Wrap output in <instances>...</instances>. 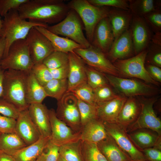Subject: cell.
I'll use <instances>...</instances> for the list:
<instances>
[{
	"label": "cell",
	"instance_id": "1",
	"mask_svg": "<svg viewBox=\"0 0 161 161\" xmlns=\"http://www.w3.org/2000/svg\"><path fill=\"white\" fill-rule=\"evenodd\" d=\"M70 10L62 0H28L18 11L22 18L48 25L61 21Z\"/></svg>",
	"mask_w": 161,
	"mask_h": 161
},
{
	"label": "cell",
	"instance_id": "2",
	"mask_svg": "<svg viewBox=\"0 0 161 161\" xmlns=\"http://www.w3.org/2000/svg\"><path fill=\"white\" fill-rule=\"evenodd\" d=\"M29 72L13 70L4 72L3 92L1 97L21 111L27 109L30 105L26 94L27 81Z\"/></svg>",
	"mask_w": 161,
	"mask_h": 161
},
{
	"label": "cell",
	"instance_id": "3",
	"mask_svg": "<svg viewBox=\"0 0 161 161\" xmlns=\"http://www.w3.org/2000/svg\"><path fill=\"white\" fill-rule=\"evenodd\" d=\"M4 17L1 36L5 40L6 47L2 58L6 55L11 44L17 40L25 39L32 28L41 26L47 28L49 26L22 18L18 10H10Z\"/></svg>",
	"mask_w": 161,
	"mask_h": 161
},
{
	"label": "cell",
	"instance_id": "4",
	"mask_svg": "<svg viewBox=\"0 0 161 161\" xmlns=\"http://www.w3.org/2000/svg\"><path fill=\"white\" fill-rule=\"evenodd\" d=\"M67 5L77 13L82 21L86 38L91 44L96 26L101 20L108 17L110 9L108 7L94 6L87 0H72Z\"/></svg>",
	"mask_w": 161,
	"mask_h": 161
},
{
	"label": "cell",
	"instance_id": "5",
	"mask_svg": "<svg viewBox=\"0 0 161 161\" xmlns=\"http://www.w3.org/2000/svg\"><path fill=\"white\" fill-rule=\"evenodd\" d=\"M34 65L25 39L13 42L6 55L0 60V66L5 70H13L29 72Z\"/></svg>",
	"mask_w": 161,
	"mask_h": 161
},
{
	"label": "cell",
	"instance_id": "6",
	"mask_svg": "<svg viewBox=\"0 0 161 161\" xmlns=\"http://www.w3.org/2000/svg\"><path fill=\"white\" fill-rule=\"evenodd\" d=\"M80 17L73 10L70 9L65 17L61 21L46 28L56 35L66 37L81 45L87 48L91 44L83 33L82 23Z\"/></svg>",
	"mask_w": 161,
	"mask_h": 161
},
{
	"label": "cell",
	"instance_id": "7",
	"mask_svg": "<svg viewBox=\"0 0 161 161\" xmlns=\"http://www.w3.org/2000/svg\"><path fill=\"white\" fill-rule=\"evenodd\" d=\"M147 49L135 56L126 59L117 60L114 65L119 75L126 77H132L142 80L145 82L158 86L159 83L151 77L145 67Z\"/></svg>",
	"mask_w": 161,
	"mask_h": 161
},
{
	"label": "cell",
	"instance_id": "8",
	"mask_svg": "<svg viewBox=\"0 0 161 161\" xmlns=\"http://www.w3.org/2000/svg\"><path fill=\"white\" fill-rule=\"evenodd\" d=\"M104 74L110 84L126 97L153 96L160 92L157 88L136 79Z\"/></svg>",
	"mask_w": 161,
	"mask_h": 161
},
{
	"label": "cell",
	"instance_id": "9",
	"mask_svg": "<svg viewBox=\"0 0 161 161\" xmlns=\"http://www.w3.org/2000/svg\"><path fill=\"white\" fill-rule=\"evenodd\" d=\"M74 52L88 66L103 74L119 77L117 69L106 54L92 44L87 48L76 49Z\"/></svg>",
	"mask_w": 161,
	"mask_h": 161
},
{
	"label": "cell",
	"instance_id": "10",
	"mask_svg": "<svg viewBox=\"0 0 161 161\" xmlns=\"http://www.w3.org/2000/svg\"><path fill=\"white\" fill-rule=\"evenodd\" d=\"M56 114L75 132H80L82 127L77 98L71 92H66L58 101Z\"/></svg>",
	"mask_w": 161,
	"mask_h": 161
},
{
	"label": "cell",
	"instance_id": "11",
	"mask_svg": "<svg viewBox=\"0 0 161 161\" xmlns=\"http://www.w3.org/2000/svg\"><path fill=\"white\" fill-rule=\"evenodd\" d=\"M157 97L143 98L139 100L141 111L136 121L126 130L127 133L141 129H148L157 133L161 136V121L156 114L153 109Z\"/></svg>",
	"mask_w": 161,
	"mask_h": 161
},
{
	"label": "cell",
	"instance_id": "12",
	"mask_svg": "<svg viewBox=\"0 0 161 161\" xmlns=\"http://www.w3.org/2000/svg\"><path fill=\"white\" fill-rule=\"evenodd\" d=\"M103 123L107 134L132 161L146 160L142 152L132 142L124 128L117 123Z\"/></svg>",
	"mask_w": 161,
	"mask_h": 161
},
{
	"label": "cell",
	"instance_id": "13",
	"mask_svg": "<svg viewBox=\"0 0 161 161\" xmlns=\"http://www.w3.org/2000/svg\"><path fill=\"white\" fill-rule=\"evenodd\" d=\"M25 40L34 65L42 63L44 60L54 51L49 40L35 27L31 29Z\"/></svg>",
	"mask_w": 161,
	"mask_h": 161
},
{
	"label": "cell",
	"instance_id": "14",
	"mask_svg": "<svg viewBox=\"0 0 161 161\" xmlns=\"http://www.w3.org/2000/svg\"><path fill=\"white\" fill-rule=\"evenodd\" d=\"M51 134V141L59 146L80 140L81 132H74L70 127L57 116L53 109H49Z\"/></svg>",
	"mask_w": 161,
	"mask_h": 161
},
{
	"label": "cell",
	"instance_id": "15",
	"mask_svg": "<svg viewBox=\"0 0 161 161\" xmlns=\"http://www.w3.org/2000/svg\"><path fill=\"white\" fill-rule=\"evenodd\" d=\"M129 28L134 52L137 55L147 48L153 35L143 17L133 15Z\"/></svg>",
	"mask_w": 161,
	"mask_h": 161
},
{
	"label": "cell",
	"instance_id": "16",
	"mask_svg": "<svg viewBox=\"0 0 161 161\" xmlns=\"http://www.w3.org/2000/svg\"><path fill=\"white\" fill-rule=\"evenodd\" d=\"M15 131L27 145L34 143L41 137L29 115L28 109L20 111L16 120Z\"/></svg>",
	"mask_w": 161,
	"mask_h": 161
},
{
	"label": "cell",
	"instance_id": "17",
	"mask_svg": "<svg viewBox=\"0 0 161 161\" xmlns=\"http://www.w3.org/2000/svg\"><path fill=\"white\" fill-rule=\"evenodd\" d=\"M68 55L69 71L67 92H71L79 86L87 82L85 63L74 52H69Z\"/></svg>",
	"mask_w": 161,
	"mask_h": 161
},
{
	"label": "cell",
	"instance_id": "18",
	"mask_svg": "<svg viewBox=\"0 0 161 161\" xmlns=\"http://www.w3.org/2000/svg\"><path fill=\"white\" fill-rule=\"evenodd\" d=\"M134 52L133 44L129 28L114 40L106 55L109 60L114 62L117 60L127 59Z\"/></svg>",
	"mask_w": 161,
	"mask_h": 161
},
{
	"label": "cell",
	"instance_id": "19",
	"mask_svg": "<svg viewBox=\"0 0 161 161\" xmlns=\"http://www.w3.org/2000/svg\"><path fill=\"white\" fill-rule=\"evenodd\" d=\"M114 41V37L108 17L101 20L94 31L91 44L105 54L110 49Z\"/></svg>",
	"mask_w": 161,
	"mask_h": 161
},
{
	"label": "cell",
	"instance_id": "20",
	"mask_svg": "<svg viewBox=\"0 0 161 161\" xmlns=\"http://www.w3.org/2000/svg\"><path fill=\"white\" fill-rule=\"evenodd\" d=\"M28 110L29 115L38 130L41 137H49L51 129L49 109L42 103L29 105Z\"/></svg>",
	"mask_w": 161,
	"mask_h": 161
},
{
	"label": "cell",
	"instance_id": "21",
	"mask_svg": "<svg viewBox=\"0 0 161 161\" xmlns=\"http://www.w3.org/2000/svg\"><path fill=\"white\" fill-rule=\"evenodd\" d=\"M127 97L119 95L110 100L96 103L97 117L103 122L117 123L120 111Z\"/></svg>",
	"mask_w": 161,
	"mask_h": 161
},
{
	"label": "cell",
	"instance_id": "22",
	"mask_svg": "<svg viewBox=\"0 0 161 161\" xmlns=\"http://www.w3.org/2000/svg\"><path fill=\"white\" fill-rule=\"evenodd\" d=\"M132 17L130 10L115 8L110 9L108 17L112 30L114 40L129 28Z\"/></svg>",
	"mask_w": 161,
	"mask_h": 161
},
{
	"label": "cell",
	"instance_id": "23",
	"mask_svg": "<svg viewBox=\"0 0 161 161\" xmlns=\"http://www.w3.org/2000/svg\"><path fill=\"white\" fill-rule=\"evenodd\" d=\"M141 109L139 100L133 97L127 98L119 114L117 123L126 131L137 120Z\"/></svg>",
	"mask_w": 161,
	"mask_h": 161
},
{
	"label": "cell",
	"instance_id": "24",
	"mask_svg": "<svg viewBox=\"0 0 161 161\" xmlns=\"http://www.w3.org/2000/svg\"><path fill=\"white\" fill-rule=\"evenodd\" d=\"M107 133L103 122L98 118L89 122L82 127L80 140L97 143L105 139Z\"/></svg>",
	"mask_w": 161,
	"mask_h": 161
},
{
	"label": "cell",
	"instance_id": "25",
	"mask_svg": "<svg viewBox=\"0 0 161 161\" xmlns=\"http://www.w3.org/2000/svg\"><path fill=\"white\" fill-rule=\"evenodd\" d=\"M35 28L49 40L54 51L68 53L74 52L76 49L83 48L74 41L67 38L59 36L51 32L44 27L36 26Z\"/></svg>",
	"mask_w": 161,
	"mask_h": 161
},
{
	"label": "cell",
	"instance_id": "26",
	"mask_svg": "<svg viewBox=\"0 0 161 161\" xmlns=\"http://www.w3.org/2000/svg\"><path fill=\"white\" fill-rule=\"evenodd\" d=\"M127 133L131 141L140 150L154 147L161 138L157 133L148 129H137Z\"/></svg>",
	"mask_w": 161,
	"mask_h": 161
},
{
	"label": "cell",
	"instance_id": "27",
	"mask_svg": "<svg viewBox=\"0 0 161 161\" xmlns=\"http://www.w3.org/2000/svg\"><path fill=\"white\" fill-rule=\"evenodd\" d=\"M97 144L108 161H132L108 134L105 139Z\"/></svg>",
	"mask_w": 161,
	"mask_h": 161
},
{
	"label": "cell",
	"instance_id": "28",
	"mask_svg": "<svg viewBox=\"0 0 161 161\" xmlns=\"http://www.w3.org/2000/svg\"><path fill=\"white\" fill-rule=\"evenodd\" d=\"M49 140L41 137L38 140L15 152L12 156L15 161H36Z\"/></svg>",
	"mask_w": 161,
	"mask_h": 161
},
{
	"label": "cell",
	"instance_id": "29",
	"mask_svg": "<svg viewBox=\"0 0 161 161\" xmlns=\"http://www.w3.org/2000/svg\"><path fill=\"white\" fill-rule=\"evenodd\" d=\"M26 94L27 102L29 105L42 103L47 97L43 86L38 81L31 71L27 77Z\"/></svg>",
	"mask_w": 161,
	"mask_h": 161
},
{
	"label": "cell",
	"instance_id": "30",
	"mask_svg": "<svg viewBox=\"0 0 161 161\" xmlns=\"http://www.w3.org/2000/svg\"><path fill=\"white\" fill-rule=\"evenodd\" d=\"M27 145L15 133L0 134V152L12 156Z\"/></svg>",
	"mask_w": 161,
	"mask_h": 161
},
{
	"label": "cell",
	"instance_id": "31",
	"mask_svg": "<svg viewBox=\"0 0 161 161\" xmlns=\"http://www.w3.org/2000/svg\"><path fill=\"white\" fill-rule=\"evenodd\" d=\"M129 9L133 16L143 17L161 6V1L129 0Z\"/></svg>",
	"mask_w": 161,
	"mask_h": 161
},
{
	"label": "cell",
	"instance_id": "32",
	"mask_svg": "<svg viewBox=\"0 0 161 161\" xmlns=\"http://www.w3.org/2000/svg\"><path fill=\"white\" fill-rule=\"evenodd\" d=\"M82 144L80 140L59 146L60 155L66 161H84Z\"/></svg>",
	"mask_w": 161,
	"mask_h": 161
},
{
	"label": "cell",
	"instance_id": "33",
	"mask_svg": "<svg viewBox=\"0 0 161 161\" xmlns=\"http://www.w3.org/2000/svg\"><path fill=\"white\" fill-rule=\"evenodd\" d=\"M67 79L53 78L43 86L47 97L54 98L57 101L60 99L67 92Z\"/></svg>",
	"mask_w": 161,
	"mask_h": 161
},
{
	"label": "cell",
	"instance_id": "34",
	"mask_svg": "<svg viewBox=\"0 0 161 161\" xmlns=\"http://www.w3.org/2000/svg\"><path fill=\"white\" fill-rule=\"evenodd\" d=\"M82 150L84 161H108L96 143L82 141Z\"/></svg>",
	"mask_w": 161,
	"mask_h": 161
},
{
	"label": "cell",
	"instance_id": "35",
	"mask_svg": "<svg viewBox=\"0 0 161 161\" xmlns=\"http://www.w3.org/2000/svg\"><path fill=\"white\" fill-rule=\"evenodd\" d=\"M77 99L80 123L82 128L83 127L89 122L98 118L96 106Z\"/></svg>",
	"mask_w": 161,
	"mask_h": 161
},
{
	"label": "cell",
	"instance_id": "36",
	"mask_svg": "<svg viewBox=\"0 0 161 161\" xmlns=\"http://www.w3.org/2000/svg\"><path fill=\"white\" fill-rule=\"evenodd\" d=\"M68 63V53L54 51L44 60L42 63L49 69H52L65 65Z\"/></svg>",
	"mask_w": 161,
	"mask_h": 161
},
{
	"label": "cell",
	"instance_id": "37",
	"mask_svg": "<svg viewBox=\"0 0 161 161\" xmlns=\"http://www.w3.org/2000/svg\"><path fill=\"white\" fill-rule=\"evenodd\" d=\"M87 83L94 89L98 87L109 85L104 74L89 66H86Z\"/></svg>",
	"mask_w": 161,
	"mask_h": 161
},
{
	"label": "cell",
	"instance_id": "38",
	"mask_svg": "<svg viewBox=\"0 0 161 161\" xmlns=\"http://www.w3.org/2000/svg\"><path fill=\"white\" fill-rule=\"evenodd\" d=\"M76 97L85 102L96 105L93 89L87 82L79 86L71 92Z\"/></svg>",
	"mask_w": 161,
	"mask_h": 161
},
{
	"label": "cell",
	"instance_id": "39",
	"mask_svg": "<svg viewBox=\"0 0 161 161\" xmlns=\"http://www.w3.org/2000/svg\"><path fill=\"white\" fill-rule=\"evenodd\" d=\"M31 71L43 86L53 79L50 70L43 63L34 65Z\"/></svg>",
	"mask_w": 161,
	"mask_h": 161
},
{
	"label": "cell",
	"instance_id": "40",
	"mask_svg": "<svg viewBox=\"0 0 161 161\" xmlns=\"http://www.w3.org/2000/svg\"><path fill=\"white\" fill-rule=\"evenodd\" d=\"M60 155L59 146L52 143L49 139L36 161H57Z\"/></svg>",
	"mask_w": 161,
	"mask_h": 161
},
{
	"label": "cell",
	"instance_id": "41",
	"mask_svg": "<svg viewBox=\"0 0 161 161\" xmlns=\"http://www.w3.org/2000/svg\"><path fill=\"white\" fill-rule=\"evenodd\" d=\"M143 18L151 30L155 33L161 32V6Z\"/></svg>",
	"mask_w": 161,
	"mask_h": 161
},
{
	"label": "cell",
	"instance_id": "42",
	"mask_svg": "<svg viewBox=\"0 0 161 161\" xmlns=\"http://www.w3.org/2000/svg\"><path fill=\"white\" fill-rule=\"evenodd\" d=\"M145 62L147 64L161 67V45L151 42L147 48Z\"/></svg>",
	"mask_w": 161,
	"mask_h": 161
},
{
	"label": "cell",
	"instance_id": "43",
	"mask_svg": "<svg viewBox=\"0 0 161 161\" xmlns=\"http://www.w3.org/2000/svg\"><path fill=\"white\" fill-rule=\"evenodd\" d=\"M96 103L108 101L118 97L109 85L101 86L93 89Z\"/></svg>",
	"mask_w": 161,
	"mask_h": 161
},
{
	"label": "cell",
	"instance_id": "44",
	"mask_svg": "<svg viewBox=\"0 0 161 161\" xmlns=\"http://www.w3.org/2000/svg\"><path fill=\"white\" fill-rule=\"evenodd\" d=\"M93 5L98 7L111 6L115 8L129 10V0H87Z\"/></svg>",
	"mask_w": 161,
	"mask_h": 161
},
{
	"label": "cell",
	"instance_id": "45",
	"mask_svg": "<svg viewBox=\"0 0 161 161\" xmlns=\"http://www.w3.org/2000/svg\"><path fill=\"white\" fill-rule=\"evenodd\" d=\"M13 104L0 97V114L16 120L20 112Z\"/></svg>",
	"mask_w": 161,
	"mask_h": 161
},
{
	"label": "cell",
	"instance_id": "46",
	"mask_svg": "<svg viewBox=\"0 0 161 161\" xmlns=\"http://www.w3.org/2000/svg\"><path fill=\"white\" fill-rule=\"evenodd\" d=\"M28 0H0V16L4 17L10 10H18Z\"/></svg>",
	"mask_w": 161,
	"mask_h": 161
},
{
	"label": "cell",
	"instance_id": "47",
	"mask_svg": "<svg viewBox=\"0 0 161 161\" xmlns=\"http://www.w3.org/2000/svg\"><path fill=\"white\" fill-rule=\"evenodd\" d=\"M16 120L0 114V132L1 133H15Z\"/></svg>",
	"mask_w": 161,
	"mask_h": 161
},
{
	"label": "cell",
	"instance_id": "48",
	"mask_svg": "<svg viewBox=\"0 0 161 161\" xmlns=\"http://www.w3.org/2000/svg\"><path fill=\"white\" fill-rule=\"evenodd\" d=\"M147 161H161V150L152 147L141 150Z\"/></svg>",
	"mask_w": 161,
	"mask_h": 161
},
{
	"label": "cell",
	"instance_id": "49",
	"mask_svg": "<svg viewBox=\"0 0 161 161\" xmlns=\"http://www.w3.org/2000/svg\"><path fill=\"white\" fill-rule=\"evenodd\" d=\"M49 70L53 78L57 79H67L69 71L68 64L59 68Z\"/></svg>",
	"mask_w": 161,
	"mask_h": 161
},
{
	"label": "cell",
	"instance_id": "50",
	"mask_svg": "<svg viewBox=\"0 0 161 161\" xmlns=\"http://www.w3.org/2000/svg\"><path fill=\"white\" fill-rule=\"evenodd\" d=\"M145 67L149 74L155 81L161 82V68L152 64H145Z\"/></svg>",
	"mask_w": 161,
	"mask_h": 161
},
{
	"label": "cell",
	"instance_id": "51",
	"mask_svg": "<svg viewBox=\"0 0 161 161\" xmlns=\"http://www.w3.org/2000/svg\"><path fill=\"white\" fill-rule=\"evenodd\" d=\"M6 47V42L4 38L0 37V60L3 57Z\"/></svg>",
	"mask_w": 161,
	"mask_h": 161
},
{
	"label": "cell",
	"instance_id": "52",
	"mask_svg": "<svg viewBox=\"0 0 161 161\" xmlns=\"http://www.w3.org/2000/svg\"><path fill=\"white\" fill-rule=\"evenodd\" d=\"M151 42L161 45V32L155 33L152 37Z\"/></svg>",
	"mask_w": 161,
	"mask_h": 161
},
{
	"label": "cell",
	"instance_id": "53",
	"mask_svg": "<svg viewBox=\"0 0 161 161\" xmlns=\"http://www.w3.org/2000/svg\"><path fill=\"white\" fill-rule=\"evenodd\" d=\"M0 161H15L13 157L10 155L0 152Z\"/></svg>",
	"mask_w": 161,
	"mask_h": 161
},
{
	"label": "cell",
	"instance_id": "54",
	"mask_svg": "<svg viewBox=\"0 0 161 161\" xmlns=\"http://www.w3.org/2000/svg\"><path fill=\"white\" fill-rule=\"evenodd\" d=\"M5 70L2 69L0 66V97L2 95L3 92V82L4 73Z\"/></svg>",
	"mask_w": 161,
	"mask_h": 161
},
{
	"label": "cell",
	"instance_id": "55",
	"mask_svg": "<svg viewBox=\"0 0 161 161\" xmlns=\"http://www.w3.org/2000/svg\"><path fill=\"white\" fill-rule=\"evenodd\" d=\"M2 26V20H1L0 16V37H1V29Z\"/></svg>",
	"mask_w": 161,
	"mask_h": 161
},
{
	"label": "cell",
	"instance_id": "56",
	"mask_svg": "<svg viewBox=\"0 0 161 161\" xmlns=\"http://www.w3.org/2000/svg\"><path fill=\"white\" fill-rule=\"evenodd\" d=\"M57 161H66L60 155Z\"/></svg>",
	"mask_w": 161,
	"mask_h": 161
},
{
	"label": "cell",
	"instance_id": "57",
	"mask_svg": "<svg viewBox=\"0 0 161 161\" xmlns=\"http://www.w3.org/2000/svg\"><path fill=\"white\" fill-rule=\"evenodd\" d=\"M146 161V160H144V161Z\"/></svg>",
	"mask_w": 161,
	"mask_h": 161
},
{
	"label": "cell",
	"instance_id": "58",
	"mask_svg": "<svg viewBox=\"0 0 161 161\" xmlns=\"http://www.w3.org/2000/svg\"><path fill=\"white\" fill-rule=\"evenodd\" d=\"M1 133L0 132V134H1Z\"/></svg>",
	"mask_w": 161,
	"mask_h": 161
}]
</instances>
